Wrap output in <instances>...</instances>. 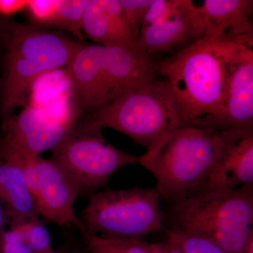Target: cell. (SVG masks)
I'll return each mask as SVG.
<instances>
[{
  "mask_svg": "<svg viewBox=\"0 0 253 253\" xmlns=\"http://www.w3.org/2000/svg\"><path fill=\"white\" fill-rule=\"evenodd\" d=\"M242 37L206 36L158 61L159 76L170 86L182 125L208 128L220 114L226 99L228 68Z\"/></svg>",
  "mask_w": 253,
  "mask_h": 253,
  "instance_id": "cell-1",
  "label": "cell"
},
{
  "mask_svg": "<svg viewBox=\"0 0 253 253\" xmlns=\"http://www.w3.org/2000/svg\"><path fill=\"white\" fill-rule=\"evenodd\" d=\"M232 131L182 125L139 156V165L154 176L161 199L171 204L189 199L204 191Z\"/></svg>",
  "mask_w": 253,
  "mask_h": 253,
  "instance_id": "cell-2",
  "label": "cell"
},
{
  "mask_svg": "<svg viewBox=\"0 0 253 253\" xmlns=\"http://www.w3.org/2000/svg\"><path fill=\"white\" fill-rule=\"evenodd\" d=\"M78 118L159 76L158 62L118 47L83 44L66 67Z\"/></svg>",
  "mask_w": 253,
  "mask_h": 253,
  "instance_id": "cell-3",
  "label": "cell"
},
{
  "mask_svg": "<svg viewBox=\"0 0 253 253\" xmlns=\"http://www.w3.org/2000/svg\"><path fill=\"white\" fill-rule=\"evenodd\" d=\"M166 231L196 236L226 253H240L253 234V184L204 191L169 204Z\"/></svg>",
  "mask_w": 253,
  "mask_h": 253,
  "instance_id": "cell-4",
  "label": "cell"
},
{
  "mask_svg": "<svg viewBox=\"0 0 253 253\" xmlns=\"http://www.w3.org/2000/svg\"><path fill=\"white\" fill-rule=\"evenodd\" d=\"M82 45L45 28L11 23L5 34L2 123L17 108L27 104L33 83L40 76L66 68Z\"/></svg>",
  "mask_w": 253,
  "mask_h": 253,
  "instance_id": "cell-5",
  "label": "cell"
},
{
  "mask_svg": "<svg viewBox=\"0 0 253 253\" xmlns=\"http://www.w3.org/2000/svg\"><path fill=\"white\" fill-rule=\"evenodd\" d=\"M84 116L102 130L110 128L128 136L146 153L182 126L170 86L160 76Z\"/></svg>",
  "mask_w": 253,
  "mask_h": 253,
  "instance_id": "cell-6",
  "label": "cell"
},
{
  "mask_svg": "<svg viewBox=\"0 0 253 253\" xmlns=\"http://www.w3.org/2000/svg\"><path fill=\"white\" fill-rule=\"evenodd\" d=\"M161 200L156 187L100 190L91 195L81 221L91 235L141 240L165 229Z\"/></svg>",
  "mask_w": 253,
  "mask_h": 253,
  "instance_id": "cell-7",
  "label": "cell"
},
{
  "mask_svg": "<svg viewBox=\"0 0 253 253\" xmlns=\"http://www.w3.org/2000/svg\"><path fill=\"white\" fill-rule=\"evenodd\" d=\"M102 129L82 116L55 149L50 159L62 168L79 196L102 189L121 168L139 165V156L125 152L106 140Z\"/></svg>",
  "mask_w": 253,
  "mask_h": 253,
  "instance_id": "cell-8",
  "label": "cell"
},
{
  "mask_svg": "<svg viewBox=\"0 0 253 253\" xmlns=\"http://www.w3.org/2000/svg\"><path fill=\"white\" fill-rule=\"evenodd\" d=\"M206 36L204 17L194 1L154 0L141 26L138 44L145 56L156 61Z\"/></svg>",
  "mask_w": 253,
  "mask_h": 253,
  "instance_id": "cell-9",
  "label": "cell"
},
{
  "mask_svg": "<svg viewBox=\"0 0 253 253\" xmlns=\"http://www.w3.org/2000/svg\"><path fill=\"white\" fill-rule=\"evenodd\" d=\"M18 158L37 214L60 227H77L81 219L75 212V203L79 193L62 168L51 159Z\"/></svg>",
  "mask_w": 253,
  "mask_h": 253,
  "instance_id": "cell-10",
  "label": "cell"
},
{
  "mask_svg": "<svg viewBox=\"0 0 253 253\" xmlns=\"http://www.w3.org/2000/svg\"><path fill=\"white\" fill-rule=\"evenodd\" d=\"M78 120L52 117L41 110L26 107L3 123L0 147L21 159L41 157L66 137Z\"/></svg>",
  "mask_w": 253,
  "mask_h": 253,
  "instance_id": "cell-11",
  "label": "cell"
},
{
  "mask_svg": "<svg viewBox=\"0 0 253 253\" xmlns=\"http://www.w3.org/2000/svg\"><path fill=\"white\" fill-rule=\"evenodd\" d=\"M253 42L236 50L228 68L226 99L208 126L218 131L253 129Z\"/></svg>",
  "mask_w": 253,
  "mask_h": 253,
  "instance_id": "cell-12",
  "label": "cell"
},
{
  "mask_svg": "<svg viewBox=\"0 0 253 253\" xmlns=\"http://www.w3.org/2000/svg\"><path fill=\"white\" fill-rule=\"evenodd\" d=\"M83 31L100 45L121 48L145 56L131 36L118 0H87Z\"/></svg>",
  "mask_w": 253,
  "mask_h": 253,
  "instance_id": "cell-13",
  "label": "cell"
},
{
  "mask_svg": "<svg viewBox=\"0 0 253 253\" xmlns=\"http://www.w3.org/2000/svg\"><path fill=\"white\" fill-rule=\"evenodd\" d=\"M248 184H253V129L233 130L202 192L233 191Z\"/></svg>",
  "mask_w": 253,
  "mask_h": 253,
  "instance_id": "cell-14",
  "label": "cell"
},
{
  "mask_svg": "<svg viewBox=\"0 0 253 253\" xmlns=\"http://www.w3.org/2000/svg\"><path fill=\"white\" fill-rule=\"evenodd\" d=\"M0 203L11 225L38 216L34 199L25 179L21 160L1 147Z\"/></svg>",
  "mask_w": 253,
  "mask_h": 253,
  "instance_id": "cell-15",
  "label": "cell"
},
{
  "mask_svg": "<svg viewBox=\"0 0 253 253\" xmlns=\"http://www.w3.org/2000/svg\"><path fill=\"white\" fill-rule=\"evenodd\" d=\"M199 7L206 24V36L253 35L252 0H204Z\"/></svg>",
  "mask_w": 253,
  "mask_h": 253,
  "instance_id": "cell-16",
  "label": "cell"
},
{
  "mask_svg": "<svg viewBox=\"0 0 253 253\" xmlns=\"http://www.w3.org/2000/svg\"><path fill=\"white\" fill-rule=\"evenodd\" d=\"M77 228L87 253H151L142 240L105 239L91 235L83 228L81 221Z\"/></svg>",
  "mask_w": 253,
  "mask_h": 253,
  "instance_id": "cell-17",
  "label": "cell"
},
{
  "mask_svg": "<svg viewBox=\"0 0 253 253\" xmlns=\"http://www.w3.org/2000/svg\"><path fill=\"white\" fill-rule=\"evenodd\" d=\"M87 0H60L54 27L72 33L83 41V16Z\"/></svg>",
  "mask_w": 253,
  "mask_h": 253,
  "instance_id": "cell-18",
  "label": "cell"
},
{
  "mask_svg": "<svg viewBox=\"0 0 253 253\" xmlns=\"http://www.w3.org/2000/svg\"><path fill=\"white\" fill-rule=\"evenodd\" d=\"M24 233L28 244L34 253H49L51 249V239L46 226L40 220L38 216L19 223Z\"/></svg>",
  "mask_w": 253,
  "mask_h": 253,
  "instance_id": "cell-19",
  "label": "cell"
},
{
  "mask_svg": "<svg viewBox=\"0 0 253 253\" xmlns=\"http://www.w3.org/2000/svg\"><path fill=\"white\" fill-rule=\"evenodd\" d=\"M131 36L138 42L141 26L154 0H118Z\"/></svg>",
  "mask_w": 253,
  "mask_h": 253,
  "instance_id": "cell-20",
  "label": "cell"
},
{
  "mask_svg": "<svg viewBox=\"0 0 253 253\" xmlns=\"http://www.w3.org/2000/svg\"><path fill=\"white\" fill-rule=\"evenodd\" d=\"M60 0H28L26 9L37 27L53 28Z\"/></svg>",
  "mask_w": 253,
  "mask_h": 253,
  "instance_id": "cell-21",
  "label": "cell"
},
{
  "mask_svg": "<svg viewBox=\"0 0 253 253\" xmlns=\"http://www.w3.org/2000/svg\"><path fill=\"white\" fill-rule=\"evenodd\" d=\"M168 239L172 241L184 253H226L211 241L181 233L167 231Z\"/></svg>",
  "mask_w": 253,
  "mask_h": 253,
  "instance_id": "cell-22",
  "label": "cell"
},
{
  "mask_svg": "<svg viewBox=\"0 0 253 253\" xmlns=\"http://www.w3.org/2000/svg\"><path fill=\"white\" fill-rule=\"evenodd\" d=\"M0 253H34L20 224H13L0 234Z\"/></svg>",
  "mask_w": 253,
  "mask_h": 253,
  "instance_id": "cell-23",
  "label": "cell"
},
{
  "mask_svg": "<svg viewBox=\"0 0 253 253\" xmlns=\"http://www.w3.org/2000/svg\"><path fill=\"white\" fill-rule=\"evenodd\" d=\"M28 0H0V15L11 16L27 7Z\"/></svg>",
  "mask_w": 253,
  "mask_h": 253,
  "instance_id": "cell-24",
  "label": "cell"
},
{
  "mask_svg": "<svg viewBox=\"0 0 253 253\" xmlns=\"http://www.w3.org/2000/svg\"><path fill=\"white\" fill-rule=\"evenodd\" d=\"M145 244L151 253H184L168 239L162 243L145 242Z\"/></svg>",
  "mask_w": 253,
  "mask_h": 253,
  "instance_id": "cell-25",
  "label": "cell"
},
{
  "mask_svg": "<svg viewBox=\"0 0 253 253\" xmlns=\"http://www.w3.org/2000/svg\"><path fill=\"white\" fill-rule=\"evenodd\" d=\"M6 220H8V219L6 217L4 207H3L2 204L0 203V234L4 230V224L6 222Z\"/></svg>",
  "mask_w": 253,
  "mask_h": 253,
  "instance_id": "cell-26",
  "label": "cell"
},
{
  "mask_svg": "<svg viewBox=\"0 0 253 253\" xmlns=\"http://www.w3.org/2000/svg\"><path fill=\"white\" fill-rule=\"evenodd\" d=\"M240 253H253V234L250 236L247 243L245 245L244 249Z\"/></svg>",
  "mask_w": 253,
  "mask_h": 253,
  "instance_id": "cell-27",
  "label": "cell"
},
{
  "mask_svg": "<svg viewBox=\"0 0 253 253\" xmlns=\"http://www.w3.org/2000/svg\"><path fill=\"white\" fill-rule=\"evenodd\" d=\"M49 253H55L54 251H53V252Z\"/></svg>",
  "mask_w": 253,
  "mask_h": 253,
  "instance_id": "cell-28",
  "label": "cell"
}]
</instances>
